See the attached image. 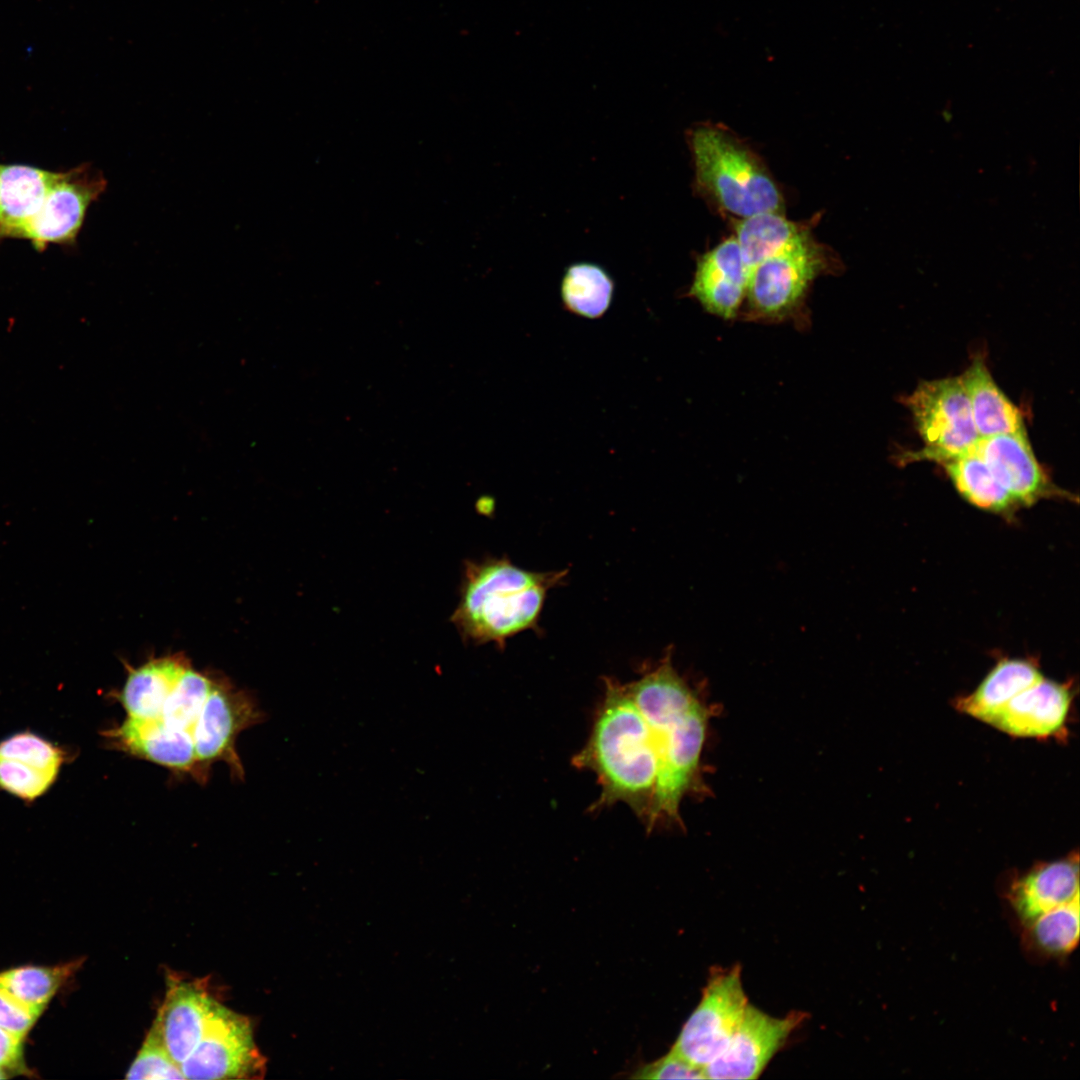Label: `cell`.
I'll list each match as a JSON object with an SVG mask.
<instances>
[{
    "mask_svg": "<svg viewBox=\"0 0 1080 1080\" xmlns=\"http://www.w3.org/2000/svg\"><path fill=\"white\" fill-rule=\"evenodd\" d=\"M598 720L608 758L627 789L653 807L650 832L684 828L686 797L709 793L702 754L713 709L676 669L671 650L635 680L603 679Z\"/></svg>",
    "mask_w": 1080,
    "mask_h": 1080,
    "instance_id": "1",
    "label": "cell"
},
{
    "mask_svg": "<svg viewBox=\"0 0 1080 1080\" xmlns=\"http://www.w3.org/2000/svg\"><path fill=\"white\" fill-rule=\"evenodd\" d=\"M567 574L526 570L505 556L466 560L450 621L464 641L503 649L510 638L538 630L549 591L564 584Z\"/></svg>",
    "mask_w": 1080,
    "mask_h": 1080,
    "instance_id": "2",
    "label": "cell"
},
{
    "mask_svg": "<svg viewBox=\"0 0 1080 1080\" xmlns=\"http://www.w3.org/2000/svg\"><path fill=\"white\" fill-rule=\"evenodd\" d=\"M697 187L741 218L781 212L783 198L762 160L727 128L702 123L687 135Z\"/></svg>",
    "mask_w": 1080,
    "mask_h": 1080,
    "instance_id": "3",
    "label": "cell"
},
{
    "mask_svg": "<svg viewBox=\"0 0 1080 1080\" xmlns=\"http://www.w3.org/2000/svg\"><path fill=\"white\" fill-rule=\"evenodd\" d=\"M925 446L905 455L907 461L940 464L974 448L979 436L960 376L923 381L906 399Z\"/></svg>",
    "mask_w": 1080,
    "mask_h": 1080,
    "instance_id": "4",
    "label": "cell"
},
{
    "mask_svg": "<svg viewBox=\"0 0 1080 1080\" xmlns=\"http://www.w3.org/2000/svg\"><path fill=\"white\" fill-rule=\"evenodd\" d=\"M748 1004L740 966L714 969L671 1049L704 1068L725 1049Z\"/></svg>",
    "mask_w": 1080,
    "mask_h": 1080,
    "instance_id": "5",
    "label": "cell"
},
{
    "mask_svg": "<svg viewBox=\"0 0 1080 1080\" xmlns=\"http://www.w3.org/2000/svg\"><path fill=\"white\" fill-rule=\"evenodd\" d=\"M180 1067L185 1079H260L266 1060L250 1020L217 1001L201 1040Z\"/></svg>",
    "mask_w": 1080,
    "mask_h": 1080,
    "instance_id": "6",
    "label": "cell"
},
{
    "mask_svg": "<svg viewBox=\"0 0 1080 1080\" xmlns=\"http://www.w3.org/2000/svg\"><path fill=\"white\" fill-rule=\"evenodd\" d=\"M828 256L824 246L807 231L762 261L750 272L747 284L746 297L752 312L774 317L790 311L824 271Z\"/></svg>",
    "mask_w": 1080,
    "mask_h": 1080,
    "instance_id": "7",
    "label": "cell"
},
{
    "mask_svg": "<svg viewBox=\"0 0 1080 1080\" xmlns=\"http://www.w3.org/2000/svg\"><path fill=\"white\" fill-rule=\"evenodd\" d=\"M106 187L105 177L90 164L57 172L40 211L19 239L28 240L37 251L50 244H73L89 206Z\"/></svg>",
    "mask_w": 1080,
    "mask_h": 1080,
    "instance_id": "8",
    "label": "cell"
},
{
    "mask_svg": "<svg viewBox=\"0 0 1080 1080\" xmlns=\"http://www.w3.org/2000/svg\"><path fill=\"white\" fill-rule=\"evenodd\" d=\"M258 719L256 705L246 693L227 680L216 678L191 731L201 771L214 761H224L241 777L243 768L235 749L236 739Z\"/></svg>",
    "mask_w": 1080,
    "mask_h": 1080,
    "instance_id": "9",
    "label": "cell"
},
{
    "mask_svg": "<svg viewBox=\"0 0 1080 1080\" xmlns=\"http://www.w3.org/2000/svg\"><path fill=\"white\" fill-rule=\"evenodd\" d=\"M804 1018H776L748 1004L725 1049L704 1067L707 1079H757Z\"/></svg>",
    "mask_w": 1080,
    "mask_h": 1080,
    "instance_id": "10",
    "label": "cell"
},
{
    "mask_svg": "<svg viewBox=\"0 0 1080 1080\" xmlns=\"http://www.w3.org/2000/svg\"><path fill=\"white\" fill-rule=\"evenodd\" d=\"M975 449L1020 506L1051 496L1065 497L1037 461L1026 432L979 438Z\"/></svg>",
    "mask_w": 1080,
    "mask_h": 1080,
    "instance_id": "11",
    "label": "cell"
},
{
    "mask_svg": "<svg viewBox=\"0 0 1080 1080\" xmlns=\"http://www.w3.org/2000/svg\"><path fill=\"white\" fill-rule=\"evenodd\" d=\"M1072 703L1070 687L1044 677L1011 698L989 725L1014 737L1063 734Z\"/></svg>",
    "mask_w": 1080,
    "mask_h": 1080,
    "instance_id": "12",
    "label": "cell"
},
{
    "mask_svg": "<svg viewBox=\"0 0 1080 1080\" xmlns=\"http://www.w3.org/2000/svg\"><path fill=\"white\" fill-rule=\"evenodd\" d=\"M113 748L166 768L204 777L198 765L192 735L167 725L162 718L127 717L104 732Z\"/></svg>",
    "mask_w": 1080,
    "mask_h": 1080,
    "instance_id": "13",
    "label": "cell"
},
{
    "mask_svg": "<svg viewBox=\"0 0 1080 1080\" xmlns=\"http://www.w3.org/2000/svg\"><path fill=\"white\" fill-rule=\"evenodd\" d=\"M217 1003L200 982L169 977L154 1019L172 1058L181 1065L194 1051Z\"/></svg>",
    "mask_w": 1080,
    "mask_h": 1080,
    "instance_id": "14",
    "label": "cell"
},
{
    "mask_svg": "<svg viewBox=\"0 0 1080 1080\" xmlns=\"http://www.w3.org/2000/svg\"><path fill=\"white\" fill-rule=\"evenodd\" d=\"M749 273L734 236L701 255L689 295L708 312L732 318L746 296Z\"/></svg>",
    "mask_w": 1080,
    "mask_h": 1080,
    "instance_id": "15",
    "label": "cell"
},
{
    "mask_svg": "<svg viewBox=\"0 0 1080 1080\" xmlns=\"http://www.w3.org/2000/svg\"><path fill=\"white\" fill-rule=\"evenodd\" d=\"M1079 895L1078 854L1040 863L1016 878L1008 901L1023 926Z\"/></svg>",
    "mask_w": 1080,
    "mask_h": 1080,
    "instance_id": "16",
    "label": "cell"
},
{
    "mask_svg": "<svg viewBox=\"0 0 1080 1080\" xmlns=\"http://www.w3.org/2000/svg\"><path fill=\"white\" fill-rule=\"evenodd\" d=\"M56 173L29 165L0 164V242L20 238L40 211Z\"/></svg>",
    "mask_w": 1080,
    "mask_h": 1080,
    "instance_id": "17",
    "label": "cell"
},
{
    "mask_svg": "<svg viewBox=\"0 0 1080 1080\" xmlns=\"http://www.w3.org/2000/svg\"><path fill=\"white\" fill-rule=\"evenodd\" d=\"M190 661L183 655L151 658L129 669L122 689L115 696L128 717L161 718L164 704L178 677Z\"/></svg>",
    "mask_w": 1080,
    "mask_h": 1080,
    "instance_id": "18",
    "label": "cell"
},
{
    "mask_svg": "<svg viewBox=\"0 0 1080 1080\" xmlns=\"http://www.w3.org/2000/svg\"><path fill=\"white\" fill-rule=\"evenodd\" d=\"M960 378L979 438L1026 432L1023 414L998 387L983 359H974Z\"/></svg>",
    "mask_w": 1080,
    "mask_h": 1080,
    "instance_id": "19",
    "label": "cell"
},
{
    "mask_svg": "<svg viewBox=\"0 0 1080 1080\" xmlns=\"http://www.w3.org/2000/svg\"><path fill=\"white\" fill-rule=\"evenodd\" d=\"M1043 678L1035 664L1024 659L998 662L978 687L955 702L958 711L989 724L1015 695Z\"/></svg>",
    "mask_w": 1080,
    "mask_h": 1080,
    "instance_id": "20",
    "label": "cell"
},
{
    "mask_svg": "<svg viewBox=\"0 0 1080 1080\" xmlns=\"http://www.w3.org/2000/svg\"><path fill=\"white\" fill-rule=\"evenodd\" d=\"M954 487L969 503L996 513L1009 514L1019 505L996 479L975 449L940 463Z\"/></svg>",
    "mask_w": 1080,
    "mask_h": 1080,
    "instance_id": "21",
    "label": "cell"
},
{
    "mask_svg": "<svg viewBox=\"0 0 1080 1080\" xmlns=\"http://www.w3.org/2000/svg\"><path fill=\"white\" fill-rule=\"evenodd\" d=\"M735 231L734 237L750 274L758 264L786 248L809 229L788 220L781 212L770 211L742 218Z\"/></svg>",
    "mask_w": 1080,
    "mask_h": 1080,
    "instance_id": "22",
    "label": "cell"
},
{
    "mask_svg": "<svg viewBox=\"0 0 1080 1080\" xmlns=\"http://www.w3.org/2000/svg\"><path fill=\"white\" fill-rule=\"evenodd\" d=\"M614 286L613 278L601 265L575 262L564 270L560 284L561 301L564 308L574 315L598 319L611 306Z\"/></svg>",
    "mask_w": 1080,
    "mask_h": 1080,
    "instance_id": "23",
    "label": "cell"
},
{
    "mask_svg": "<svg viewBox=\"0 0 1080 1080\" xmlns=\"http://www.w3.org/2000/svg\"><path fill=\"white\" fill-rule=\"evenodd\" d=\"M1025 928V943L1047 957L1071 953L1079 941V895L1042 914Z\"/></svg>",
    "mask_w": 1080,
    "mask_h": 1080,
    "instance_id": "24",
    "label": "cell"
},
{
    "mask_svg": "<svg viewBox=\"0 0 1080 1080\" xmlns=\"http://www.w3.org/2000/svg\"><path fill=\"white\" fill-rule=\"evenodd\" d=\"M80 962L60 966H23L0 972V986L26 1005L43 1011Z\"/></svg>",
    "mask_w": 1080,
    "mask_h": 1080,
    "instance_id": "25",
    "label": "cell"
},
{
    "mask_svg": "<svg viewBox=\"0 0 1080 1080\" xmlns=\"http://www.w3.org/2000/svg\"><path fill=\"white\" fill-rule=\"evenodd\" d=\"M216 678L195 670L189 663L178 677L161 718L172 728L191 733Z\"/></svg>",
    "mask_w": 1080,
    "mask_h": 1080,
    "instance_id": "26",
    "label": "cell"
},
{
    "mask_svg": "<svg viewBox=\"0 0 1080 1080\" xmlns=\"http://www.w3.org/2000/svg\"><path fill=\"white\" fill-rule=\"evenodd\" d=\"M59 773L47 770L31 760L0 758V791L32 803L47 793Z\"/></svg>",
    "mask_w": 1080,
    "mask_h": 1080,
    "instance_id": "27",
    "label": "cell"
},
{
    "mask_svg": "<svg viewBox=\"0 0 1080 1080\" xmlns=\"http://www.w3.org/2000/svg\"><path fill=\"white\" fill-rule=\"evenodd\" d=\"M0 758H23L59 772L71 760L70 751L30 730L9 735L0 741Z\"/></svg>",
    "mask_w": 1080,
    "mask_h": 1080,
    "instance_id": "28",
    "label": "cell"
},
{
    "mask_svg": "<svg viewBox=\"0 0 1080 1080\" xmlns=\"http://www.w3.org/2000/svg\"><path fill=\"white\" fill-rule=\"evenodd\" d=\"M125 1078L185 1079L180 1065L168 1052L155 1021H153L142 1046L128 1068Z\"/></svg>",
    "mask_w": 1080,
    "mask_h": 1080,
    "instance_id": "29",
    "label": "cell"
},
{
    "mask_svg": "<svg viewBox=\"0 0 1080 1080\" xmlns=\"http://www.w3.org/2000/svg\"><path fill=\"white\" fill-rule=\"evenodd\" d=\"M633 1079H707L705 1069L697 1066L674 1050L659 1059L639 1066L633 1071Z\"/></svg>",
    "mask_w": 1080,
    "mask_h": 1080,
    "instance_id": "30",
    "label": "cell"
},
{
    "mask_svg": "<svg viewBox=\"0 0 1080 1080\" xmlns=\"http://www.w3.org/2000/svg\"><path fill=\"white\" fill-rule=\"evenodd\" d=\"M41 1013L0 986V1027L8 1033L24 1039Z\"/></svg>",
    "mask_w": 1080,
    "mask_h": 1080,
    "instance_id": "31",
    "label": "cell"
},
{
    "mask_svg": "<svg viewBox=\"0 0 1080 1080\" xmlns=\"http://www.w3.org/2000/svg\"><path fill=\"white\" fill-rule=\"evenodd\" d=\"M0 1069L11 1076L30 1072L23 1059V1039H20L0 1027Z\"/></svg>",
    "mask_w": 1080,
    "mask_h": 1080,
    "instance_id": "32",
    "label": "cell"
},
{
    "mask_svg": "<svg viewBox=\"0 0 1080 1080\" xmlns=\"http://www.w3.org/2000/svg\"><path fill=\"white\" fill-rule=\"evenodd\" d=\"M9 1077H11V1075L9 1073H7L6 1071L0 1069V1079H6V1078H9Z\"/></svg>",
    "mask_w": 1080,
    "mask_h": 1080,
    "instance_id": "33",
    "label": "cell"
}]
</instances>
